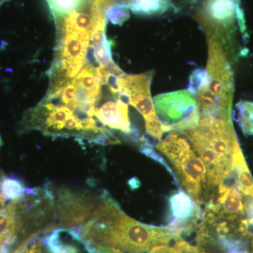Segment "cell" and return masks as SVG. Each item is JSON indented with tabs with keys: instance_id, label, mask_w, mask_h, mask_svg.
<instances>
[{
	"instance_id": "8992f818",
	"label": "cell",
	"mask_w": 253,
	"mask_h": 253,
	"mask_svg": "<svg viewBox=\"0 0 253 253\" xmlns=\"http://www.w3.org/2000/svg\"><path fill=\"white\" fill-rule=\"evenodd\" d=\"M236 0H206L200 21L209 38L224 42L226 31L230 28L237 15Z\"/></svg>"
},
{
	"instance_id": "d6986e66",
	"label": "cell",
	"mask_w": 253,
	"mask_h": 253,
	"mask_svg": "<svg viewBox=\"0 0 253 253\" xmlns=\"http://www.w3.org/2000/svg\"><path fill=\"white\" fill-rule=\"evenodd\" d=\"M169 253H208L200 246H193L183 239L175 241L172 246H169Z\"/></svg>"
},
{
	"instance_id": "ba28073f",
	"label": "cell",
	"mask_w": 253,
	"mask_h": 253,
	"mask_svg": "<svg viewBox=\"0 0 253 253\" xmlns=\"http://www.w3.org/2000/svg\"><path fill=\"white\" fill-rule=\"evenodd\" d=\"M169 212L174 219L169 227L182 231H190L204 217V211L191 196L183 190L173 192L168 199Z\"/></svg>"
},
{
	"instance_id": "ffe728a7",
	"label": "cell",
	"mask_w": 253,
	"mask_h": 253,
	"mask_svg": "<svg viewBox=\"0 0 253 253\" xmlns=\"http://www.w3.org/2000/svg\"><path fill=\"white\" fill-rule=\"evenodd\" d=\"M245 211L248 214V220L253 229V199L249 198V201L244 204Z\"/></svg>"
},
{
	"instance_id": "30bf717a",
	"label": "cell",
	"mask_w": 253,
	"mask_h": 253,
	"mask_svg": "<svg viewBox=\"0 0 253 253\" xmlns=\"http://www.w3.org/2000/svg\"><path fill=\"white\" fill-rule=\"evenodd\" d=\"M230 175L234 178V184L240 192L247 197L253 199V178L238 140L236 142L233 154Z\"/></svg>"
},
{
	"instance_id": "3957f363",
	"label": "cell",
	"mask_w": 253,
	"mask_h": 253,
	"mask_svg": "<svg viewBox=\"0 0 253 253\" xmlns=\"http://www.w3.org/2000/svg\"><path fill=\"white\" fill-rule=\"evenodd\" d=\"M26 129H38L49 136H77L89 139L87 125L74 110L57 101L44 99L24 118Z\"/></svg>"
},
{
	"instance_id": "52a82bcc",
	"label": "cell",
	"mask_w": 253,
	"mask_h": 253,
	"mask_svg": "<svg viewBox=\"0 0 253 253\" xmlns=\"http://www.w3.org/2000/svg\"><path fill=\"white\" fill-rule=\"evenodd\" d=\"M206 204L205 212L215 219L234 220L245 215L241 192L234 185L221 183Z\"/></svg>"
},
{
	"instance_id": "7a4b0ae2",
	"label": "cell",
	"mask_w": 253,
	"mask_h": 253,
	"mask_svg": "<svg viewBox=\"0 0 253 253\" xmlns=\"http://www.w3.org/2000/svg\"><path fill=\"white\" fill-rule=\"evenodd\" d=\"M156 148L172 163L187 194L198 204H206L211 193L206 167L186 136L170 131L164 140L158 143Z\"/></svg>"
},
{
	"instance_id": "7c38bea8",
	"label": "cell",
	"mask_w": 253,
	"mask_h": 253,
	"mask_svg": "<svg viewBox=\"0 0 253 253\" xmlns=\"http://www.w3.org/2000/svg\"><path fill=\"white\" fill-rule=\"evenodd\" d=\"M55 21L89 4L91 0H46Z\"/></svg>"
},
{
	"instance_id": "44dd1931",
	"label": "cell",
	"mask_w": 253,
	"mask_h": 253,
	"mask_svg": "<svg viewBox=\"0 0 253 253\" xmlns=\"http://www.w3.org/2000/svg\"><path fill=\"white\" fill-rule=\"evenodd\" d=\"M89 253H124L120 250L108 247H95L87 250Z\"/></svg>"
},
{
	"instance_id": "2e32d148",
	"label": "cell",
	"mask_w": 253,
	"mask_h": 253,
	"mask_svg": "<svg viewBox=\"0 0 253 253\" xmlns=\"http://www.w3.org/2000/svg\"><path fill=\"white\" fill-rule=\"evenodd\" d=\"M140 141L139 146H140L141 154L145 155V156H147V157L151 158V159L156 161V163L162 165L163 167L166 168L168 172L172 176L174 184H175L176 186H179V181H179V178H178L175 172L172 170V168H171L169 164L166 162V160L163 158V156H161V155L156 152V150L153 147V145L151 144L149 141L146 140L144 137L141 138L140 141Z\"/></svg>"
},
{
	"instance_id": "8fae6325",
	"label": "cell",
	"mask_w": 253,
	"mask_h": 253,
	"mask_svg": "<svg viewBox=\"0 0 253 253\" xmlns=\"http://www.w3.org/2000/svg\"><path fill=\"white\" fill-rule=\"evenodd\" d=\"M129 9L141 16H155L166 12L170 8V0H129Z\"/></svg>"
},
{
	"instance_id": "5b68a950",
	"label": "cell",
	"mask_w": 253,
	"mask_h": 253,
	"mask_svg": "<svg viewBox=\"0 0 253 253\" xmlns=\"http://www.w3.org/2000/svg\"><path fill=\"white\" fill-rule=\"evenodd\" d=\"M151 73L128 76L125 74L120 79V94L126 95L129 104L142 115L146 132L154 139L161 141L164 130L163 125L155 110L151 95Z\"/></svg>"
},
{
	"instance_id": "9c48e42d",
	"label": "cell",
	"mask_w": 253,
	"mask_h": 253,
	"mask_svg": "<svg viewBox=\"0 0 253 253\" xmlns=\"http://www.w3.org/2000/svg\"><path fill=\"white\" fill-rule=\"evenodd\" d=\"M129 100L126 95H118L116 102L109 101L95 109V117L101 124L111 129L130 134L131 129L128 109Z\"/></svg>"
},
{
	"instance_id": "4fadbf2b",
	"label": "cell",
	"mask_w": 253,
	"mask_h": 253,
	"mask_svg": "<svg viewBox=\"0 0 253 253\" xmlns=\"http://www.w3.org/2000/svg\"><path fill=\"white\" fill-rule=\"evenodd\" d=\"M236 121L246 136H253V101H240L236 105Z\"/></svg>"
},
{
	"instance_id": "6da1fadb",
	"label": "cell",
	"mask_w": 253,
	"mask_h": 253,
	"mask_svg": "<svg viewBox=\"0 0 253 253\" xmlns=\"http://www.w3.org/2000/svg\"><path fill=\"white\" fill-rule=\"evenodd\" d=\"M71 229L86 250L108 247L126 253H148L155 246L181 239V231L174 228L148 225L126 215L106 191L89 219Z\"/></svg>"
},
{
	"instance_id": "d4e9b609",
	"label": "cell",
	"mask_w": 253,
	"mask_h": 253,
	"mask_svg": "<svg viewBox=\"0 0 253 253\" xmlns=\"http://www.w3.org/2000/svg\"><path fill=\"white\" fill-rule=\"evenodd\" d=\"M4 1V0H0V3H1V1Z\"/></svg>"
},
{
	"instance_id": "e0dca14e",
	"label": "cell",
	"mask_w": 253,
	"mask_h": 253,
	"mask_svg": "<svg viewBox=\"0 0 253 253\" xmlns=\"http://www.w3.org/2000/svg\"><path fill=\"white\" fill-rule=\"evenodd\" d=\"M209 84L210 78L206 70L201 68H196L190 76L187 90L196 96L200 89L209 85Z\"/></svg>"
},
{
	"instance_id": "277c9868",
	"label": "cell",
	"mask_w": 253,
	"mask_h": 253,
	"mask_svg": "<svg viewBox=\"0 0 253 253\" xmlns=\"http://www.w3.org/2000/svg\"><path fill=\"white\" fill-rule=\"evenodd\" d=\"M154 104L165 133H182L199 126L201 115L196 97L187 89L158 94Z\"/></svg>"
},
{
	"instance_id": "603a6c76",
	"label": "cell",
	"mask_w": 253,
	"mask_h": 253,
	"mask_svg": "<svg viewBox=\"0 0 253 253\" xmlns=\"http://www.w3.org/2000/svg\"><path fill=\"white\" fill-rule=\"evenodd\" d=\"M6 200L4 199V196H3L2 194H1V183H0V204L3 205L4 204V203L6 202Z\"/></svg>"
},
{
	"instance_id": "7402d4cb",
	"label": "cell",
	"mask_w": 253,
	"mask_h": 253,
	"mask_svg": "<svg viewBox=\"0 0 253 253\" xmlns=\"http://www.w3.org/2000/svg\"><path fill=\"white\" fill-rule=\"evenodd\" d=\"M226 253H249V252H248L247 250L235 249L228 251V252Z\"/></svg>"
},
{
	"instance_id": "cb8c5ba5",
	"label": "cell",
	"mask_w": 253,
	"mask_h": 253,
	"mask_svg": "<svg viewBox=\"0 0 253 253\" xmlns=\"http://www.w3.org/2000/svg\"><path fill=\"white\" fill-rule=\"evenodd\" d=\"M2 145H3L2 139H1V135H0V148H1V146H2Z\"/></svg>"
},
{
	"instance_id": "5bb4252c",
	"label": "cell",
	"mask_w": 253,
	"mask_h": 253,
	"mask_svg": "<svg viewBox=\"0 0 253 253\" xmlns=\"http://www.w3.org/2000/svg\"><path fill=\"white\" fill-rule=\"evenodd\" d=\"M26 189L21 179L16 176H4L1 182V191L6 201H17L26 196Z\"/></svg>"
},
{
	"instance_id": "9a60e30c",
	"label": "cell",
	"mask_w": 253,
	"mask_h": 253,
	"mask_svg": "<svg viewBox=\"0 0 253 253\" xmlns=\"http://www.w3.org/2000/svg\"><path fill=\"white\" fill-rule=\"evenodd\" d=\"M44 233L37 234L26 240L11 253H53L44 239Z\"/></svg>"
},
{
	"instance_id": "ac0fdd59",
	"label": "cell",
	"mask_w": 253,
	"mask_h": 253,
	"mask_svg": "<svg viewBox=\"0 0 253 253\" xmlns=\"http://www.w3.org/2000/svg\"><path fill=\"white\" fill-rule=\"evenodd\" d=\"M107 16L113 24L122 25L129 18V7L125 4L113 5L108 10Z\"/></svg>"
}]
</instances>
